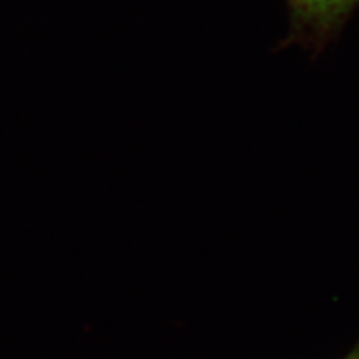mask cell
Returning <instances> with one entry per match:
<instances>
[{"label":"cell","instance_id":"6da1fadb","mask_svg":"<svg viewBox=\"0 0 359 359\" xmlns=\"http://www.w3.org/2000/svg\"><path fill=\"white\" fill-rule=\"evenodd\" d=\"M289 30L277 48L297 47L313 54L320 53L337 39L359 8V0H285Z\"/></svg>","mask_w":359,"mask_h":359},{"label":"cell","instance_id":"7a4b0ae2","mask_svg":"<svg viewBox=\"0 0 359 359\" xmlns=\"http://www.w3.org/2000/svg\"><path fill=\"white\" fill-rule=\"evenodd\" d=\"M344 359H359V346H356L355 349L349 355H347Z\"/></svg>","mask_w":359,"mask_h":359}]
</instances>
